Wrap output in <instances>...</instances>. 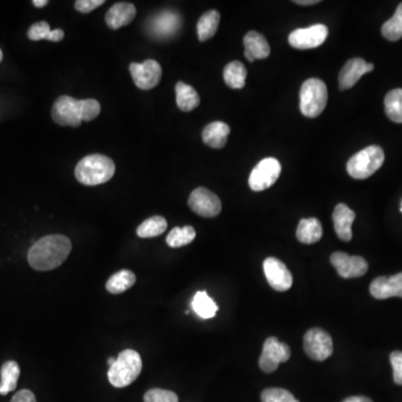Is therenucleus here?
<instances>
[{"label":"nucleus","instance_id":"37998d69","mask_svg":"<svg viewBox=\"0 0 402 402\" xmlns=\"http://www.w3.org/2000/svg\"><path fill=\"white\" fill-rule=\"evenodd\" d=\"M115 361H116V359H115V358H110V359H108V366H111L112 364H113L114 362H115Z\"/></svg>","mask_w":402,"mask_h":402},{"label":"nucleus","instance_id":"bb28decb","mask_svg":"<svg viewBox=\"0 0 402 402\" xmlns=\"http://www.w3.org/2000/svg\"><path fill=\"white\" fill-rule=\"evenodd\" d=\"M137 279L135 274L129 269H122L108 279L106 282V289L112 294H121L123 292L128 291L133 287Z\"/></svg>","mask_w":402,"mask_h":402},{"label":"nucleus","instance_id":"412c9836","mask_svg":"<svg viewBox=\"0 0 402 402\" xmlns=\"http://www.w3.org/2000/svg\"><path fill=\"white\" fill-rule=\"evenodd\" d=\"M230 128L224 122L215 121L208 124L202 132V140L205 145L214 149H222L227 143Z\"/></svg>","mask_w":402,"mask_h":402},{"label":"nucleus","instance_id":"c03bdc74","mask_svg":"<svg viewBox=\"0 0 402 402\" xmlns=\"http://www.w3.org/2000/svg\"><path fill=\"white\" fill-rule=\"evenodd\" d=\"M3 58H4V54L3 52H1V49H0V62L3 61Z\"/></svg>","mask_w":402,"mask_h":402},{"label":"nucleus","instance_id":"39448f33","mask_svg":"<svg viewBox=\"0 0 402 402\" xmlns=\"http://www.w3.org/2000/svg\"><path fill=\"white\" fill-rule=\"evenodd\" d=\"M328 104V88L319 78H309L303 83L299 92V108L306 118H316Z\"/></svg>","mask_w":402,"mask_h":402},{"label":"nucleus","instance_id":"c756f323","mask_svg":"<svg viewBox=\"0 0 402 402\" xmlns=\"http://www.w3.org/2000/svg\"><path fill=\"white\" fill-rule=\"evenodd\" d=\"M168 227L167 220L161 216H153L142 222L137 230V234L141 238H153L160 236Z\"/></svg>","mask_w":402,"mask_h":402},{"label":"nucleus","instance_id":"f257e3e1","mask_svg":"<svg viewBox=\"0 0 402 402\" xmlns=\"http://www.w3.org/2000/svg\"><path fill=\"white\" fill-rule=\"evenodd\" d=\"M72 250V242L63 234H49L34 244L29 252V265L36 271H52L62 265Z\"/></svg>","mask_w":402,"mask_h":402},{"label":"nucleus","instance_id":"2eb2a0df","mask_svg":"<svg viewBox=\"0 0 402 402\" xmlns=\"http://www.w3.org/2000/svg\"><path fill=\"white\" fill-rule=\"evenodd\" d=\"M180 16L173 11H165L159 13L150 19L148 29L157 38H168L175 35L180 29Z\"/></svg>","mask_w":402,"mask_h":402},{"label":"nucleus","instance_id":"7ed1b4c3","mask_svg":"<svg viewBox=\"0 0 402 402\" xmlns=\"http://www.w3.org/2000/svg\"><path fill=\"white\" fill-rule=\"evenodd\" d=\"M115 173V165L111 158L103 155H91L83 158L75 168V177L86 186H98L111 180Z\"/></svg>","mask_w":402,"mask_h":402},{"label":"nucleus","instance_id":"473e14b6","mask_svg":"<svg viewBox=\"0 0 402 402\" xmlns=\"http://www.w3.org/2000/svg\"><path fill=\"white\" fill-rule=\"evenodd\" d=\"M262 402H299L291 392L281 388H269L262 392Z\"/></svg>","mask_w":402,"mask_h":402},{"label":"nucleus","instance_id":"e433bc0d","mask_svg":"<svg viewBox=\"0 0 402 402\" xmlns=\"http://www.w3.org/2000/svg\"><path fill=\"white\" fill-rule=\"evenodd\" d=\"M104 3H105L104 0H78L75 1V8L80 13L88 14L100 6L104 5Z\"/></svg>","mask_w":402,"mask_h":402},{"label":"nucleus","instance_id":"cd10ccee","mask_svg":"<svg viewBox=\"0 0 402 402\" xmlns=\"http://www.w3.org/2000/svg\"><path fill=\"white\" fill-rule=\"evenodd\" d=\"M191 306H192L195 313L204 320L212 319L218 311V305L205 291L197 292L194 299H192V303H191Z\"/></svg>","mask_w":402,"mask_h":402},{"label":"nucleus","instance_id":"dca6fc26","mask_svg":"<svg viewBox=\"0 0 402 402\" xmlns=\"http://www.w3.org/2000/svg\"><path fill=\"white\" fill-rule=\"evenodd\" d=\"M374 65L366 63L362 58H352L348 61L339 75V86L342 91L354 88L360 78L366 73L372 72Z\"/></svg>","mask_w":402,"mask_h":402},{"label":"nucleus","instance_id":"9d476101","mask_svg":"<svg viewBox=\"0 0 402 402\" xmlns=\"http://www.w3.org/2000/svg\"><path fill=\"white\" fill-rule=\"evenodd\" d=\"M130 73L140 90L149 91L160 83L163 68L157 61L147 60L140 64L132 63L130 65Z\"/></svg>","mask_w":402,"mask_h":402},{"label":"nucleus","instance_id":"f8f14e48","mask_svg":"<svg viewBox=\"0 0 402 402\" xmlns=\"http://www.w3.org/2000/svg\"><path fill=\"white\" fill-rule=\"evenodd\" d=\"M328 35V27L322 24L307 29H295L289 34V45L297 49L316 48L324 43Z\"/></svg>","mask_w":402,"mask_h":402},{"label":"nucleus","instance_id":"7c9ffc66","mask_svg":"<svg viewBox=\"0 0 402 402\" xmlns=\"http://www.w3.org/2000/svg\"><path fill=\"white\" fill-rule=\"evenodd\" d=\"M196 238V230L191 226L185 227H175L169 232L167 237V244L172 248L182 247L194 242Z\"/></svg>","mask_w":402,"mask_h":402},{"label":"nucleus","instance_id":"ea45409f","mask_svg":"<svg viewBox=\"0 0 402 402\" xmlns=\"http://www.w3.org/2000/svg\"><path fill=\"white\" fill-rule=\"evenodd\" d=\"M342 402H373L370 398L364 396H356V397H349L343 400Z\"/></svg>","mask_w":402,"mask_h":402},{"label":"nucleus","instance_id":"6e6552de","mask_svg":"<svg viewBox=\"0 0 402 402\" xmlns=\"http://www.w3.org/2000/svg\"><path fill=\"white\" fill-rule=\"evenodd\" d=\"M291 358V349L287 343L279 342L271 336L264 343L262 356L259 358V368L266 373H272L279 368V364L289 361Z\"/></svg>","mask_w":402,"mask_h":402},{"label":"nucleus","instance_id":"2f4dec72","mask_svg":"<svg viewBox=\"0 0 402 402\" xmlns=\"http://www.w3.org/2000/svg\"><path fill=\"white\" fill-rule=\"evenodd\" d=\"M382 35L388 41H397L402 37V3L398 6L395 15L383 24Z\"/></svg>","mask_w":402,"mask_h":402},{"label":"nucleus","instance_id":"a211bd4d","mask_svg":"<svg viewBox=\"0 0 402 402\" xmlns=\"http://www.w3.org/2000/svg\"><path fill=\"white\" fill-rule=\"evenodd\" d=\"M245 46V57L250 63L255 60H265L271 54V46L267 39L255 31H250L244 37Z\"/></svg>","mask_w":402,"mask_h":402},{"label":"nucleus","instance_id":"aec40b11","mask_svg":"<svg viewBox=\"0 0 402 402\" xmlns=\"http://www.w3.org/2000/svg\"><path fill=\"white\" fill-rule=\"evenodd\" d=\"M137 15V9L133 4L118 3L108 9L105 21L111 29H119L127 26Z\"/></svg>","mask_w":402,"mask_h":402},{"label":"nucleus","instance_id":"c85d7f7f","mask_svg":"<svg viewBox=\"0 0 402 402\" xmlns=\"http://www.w3.org/2000/svg\"><path fill=\"white\" fill-rule=\"evenodd\" d=\"M384 108L392 122L402 123V88L390 91L384 98Z\"/></svg>","mask_w":402,"mask_h":402},{"label":"nucleus","instance_id":"f704fd0d","mask_svg":"<svg viewBox=\"0 0 402 402\" xmlns=\"http://www.w3.org/2000/svg\"><path fill=\"white\" fill-rule=\"evenodd\" d=\"M51 27L46 21H39V23L31 25L29 29L27 36L31 41H41V39H48L51 34Z\"/></svg>","mask_w":402,"mask_h":402},{"label":"nucleus","instance_id":"a19ab883","mask_svg":"<svg viewBox=\"0 0 402 402\" xmlns=\"http://www.w3.org/2000/svg\"><path fill=\"white\" fill-rule=\"evenodd\" d=\"M294 3L297 4V5L309 6L315 5V4H319L320 1L319 0H297Z\"/></svg>","mask_w":402,"mask_h":402},{"label":"nucleus","instance_id":"72a5a7b5","mask_svg":"<svg viewBox=\"0 0 402 402\" xmlns=\"http://www.w3.org/2000/svg\"><path fill=\"white\" fill-rule=\"evenodd\" d=\"M145 402H179L178 396L170 390L151 389L145 392Z\"/></svg>","mask_w":402,"mask_h":402},{"label":"nucleus","instance_id":"20e7f679","mask_svg":"<svg viewBox=\"0 0 402 402\" xmlns=\"http://www.w3.org/2000/svg\"><path fill=\"white\" fill-rule=\"evenodd\" d=\"M142 371V360L137 351L124 350L110 366L108 378L115 388L128 387L138 379Z\"/></svg>","mask_w":402,"mask_h":402},{"label":"nucleus","instance_id":"58836bf2","mask_svg":"<svg viewBox=\"0 0 402 402\" xmlns=\"http://www.w3.org/2000/svg\"><path fill=\"white\" fill-rule=\"evenodd\" d=\"M64 38V31L62 29H54L49 34V37L47 41H61Z\"/></svg>","mask_w":402,"mask_h":402},{"label":"nucleus","instance_id":"79ce46f5","mask_svg":"<svg viewBox=\"0 0 402 402\" xmlns=\"http://www.w3.org/2000/svg\"><path fill=\"white\" fill-rule=\"evenodd\" d=\"M33 4L35 7L41 8L45 7L48 4V1L47 0H34Z\"/></svg>","mask_w":402,"mask_h":402},{"label":"nucleus","instance_id":"f03ea898","mask_svg":"<svg viewBox=\"0 0 402 402\" xmlns=\"http://www.w3.org/2000/svg\"><path fill=\"white\" fill-rule=\"evenodd\" d=\"M100 105L93 98L76 100L63 96L55 100L52 108V118L62 127H80L83 121H93L100 115Z\"/></svg>","mask_w":402,"mask_h":402},{"label":"nucleus","instance_id":"ddd939ff","mask_svg":"<svg viewBox=\"0 0 402 402\" xmlns=\"http://www.w3.org/2000/svg\"><path fill=\"white\" fill-rule=\"evenodd\" d=\"M330 261L343 279L361 277L368 272V263L361 256H350L342 252H335L331 255Z\"/></svg>","mask_w":402,"mask_h":402},{"label":"nucleus","instance_id":"5701e85b","mask_svg":"<svg viewBox=\"0 0 402 402\" xmlns=\"http://www.w3.org/2000/svg\"><path fill=\"white\" fill-rule=\"evenodd\" d=\"M175 98H177V105L183 112L192 111L200 104V98L197 91L186 83H177Z\"/></svg>","mask_w":402,"mask_h":402},{"label":"nucleus","instance_id":"4c0bfd02","mask_svg":"<svg viewBox=\"0 0 402 402\" xmlns=\"http://www.w3.org/2000/svg\"><path fill=\"white\" fill-rule=\"evenodd\" d=\"M11 402H36V398L31 390H21L14 396Z\"/></svg>","mask_w":402,"mask_h":402},{"label":"nucleus","instance_id":"c9c22d12","mask_svg":"<svg viewBox=\"0 0 402 402\" xmlns=\"http://www.w3.org/2000/svg\"><path fill=\"white\" fill-rule=\"evenodd\" d=\"M392 368H393V380L396 383L402 386V352L395 351L390 356Z\"/></svg>","mask_w":402,"mask_h":402},{"label":"nucleus","instance_id":"b1692460","mask_svg":"<svg viewBox=\"0 0 402 402\" xmlns=\"http://www.w3.org/2000/svg\"><path fill=\"white\" fill-rule=\"evenodd\" d=\"M21 368L15 361H7L0 370V395L6 396L17 387Z\"/></svg>","mask_w":402,"mask_h":402},{"label":"nucleus","instance_id":"a878e982","mask_svg":"<svg viewBox=\"0 0 402 402\" xmlns=\"http://www.w3.org/2000/svg\"><path fill=\"white\" fill-rule=\"evenodd\" d=\"M246 78H247V70L242 63L234 61L225 67L224 80L230 88L239 90L244 88L246 84Z\"/></svg>","mask_w":402,"mask_h":402},{"label":"nucleus","instance_id":"6ab92c4d","mask_svg":"<svg viewBox=\"0 0 402 402\" xmlns=\"http://www.w3.org/2000/svg\"><path fill=\"white\" fill-rule=\"evenodd\" d=\"M354 220H356V214L346 205L339 204L335 207L333 212L334 230L338 237L343 242H350L352 239V224Z\"/></svg>","mask_w":402,"mask_h":402},{"label":"nucleus","instance_id":"0eeeda50","mask_svg":"<svg viewBox=\"0 0 402 402\" xmlns=\"http://www.w3.org/2000/svg\"><path fill=\"white\" fill-rule=\"evenodd\" d=\"M282 165L275 158H266L258 163L249 175V187L253 191H263L273 186L279 178Z\"/></svg>","mask_w":402,"mask_h":402},{"label":"nucleus","instance_id":"423d86ee","mask_svg":"<svg viewBox=\"0 0 402 402\" xmlns=\"http://www.w3.org/2000/svg\"><path fill=\"white\" fill-rule=\"evenodd\" d=\"M383 163V150L378 145H370L351 158L346 170L352 178L364 180L379 170Z\"/></svg>","mask_w":402,"mask_h":402},{"label":"nucleus","instance_id":"4be33fe9","mask_svg":"<svg viewBox=\"0 0 402 402\" xmlns=\"http://www.w3.org/2000/svg\"><path fill=\"white\" fill-rule=\"evenodd\" d=\"M322 225L316 218H305L297 226V237L299 242L306 245L315 244L322 238Z\"/></svg>","mask_w":402,"mask_h":402},{"label":"nucleus","instance_id":"9b49d317","mask_svg":"<svg viewBox=\"0 0 402 402\" xmlns=\"http://www.w3.org/2000/svg\"><path fill=\"white\" fill-rule=\"evenodd\" d=\"M189 207L192 212L205 218L218 216L222 212V201L208 189L200 187L191 192L188 200Z\"/></svg>","mask_w":402,"mask_h":402},{"label":"nucleus","instance_id":"1a4fd4ad","mask_svg":"<svg viewBox=\"0 0 402 402\" xmlns=\"http://www.w3.org/2000/svg\"><path fill=\"white\" fill-rule=\"evenodd\" d=\"M304 350L315 361H324L332 356V338L322 329H311L304 335Z\"/></svg>","mask_w":402,"mask_h":402},{"label":"nucleus","instance_id":"a18cd8bd","mask_svg":"<svg viewBox=\"0 0 402 402\" xmlns=\"http://www.w3.org/2000/svg\"><path fill=\"white\" fill-rule=\"evenodd\" d=\"M401 212H402V204H401Z\"/></svg>","mask_w":402,"mask_h":402},{"label":"nucleus","instance_id":"393cba45","mask_svg":"<svg viewBox=\"0 0 402 402\" xmlns=\"http://www.w3.org/2000/svg\"><path fill=\"white\" fill-rule=\"evenodd\" d=\"M220 14L217 11H209L201 16L197 24L199 41H206L216 35L220 26Z\"/></svg>","mask_w":402,"mask_h":402},{"label":"nucleus","instance_id":"4468645a","mask_svg":"<svg viewBox=\"0 0 402 402\" xmlns=\"http://www.w3.org/2000/svg\"><path fill=\"white\" fill-rule=\"evenodd\" d=\"M264 273L268 283L277 292H287L293 285V276L287 265L277 258L268 257L264 262Z\"/></svg>","mask_w":402,"mask_h":402},{"label":"nucleus","instance_id":"f3484780","mask_svg":"<svg viewBox=\"0 0 402 402\" xmlns=\"http://www.w3.org/2000/svg\"><path fill=\"white\" fill-rule=\"evenodd\" d=\"M370 293L376 299L402 297V273L391 277L380 276L370 285Z\"/></svg>","mask_w":402,"mask_h":402}]
</instances>
